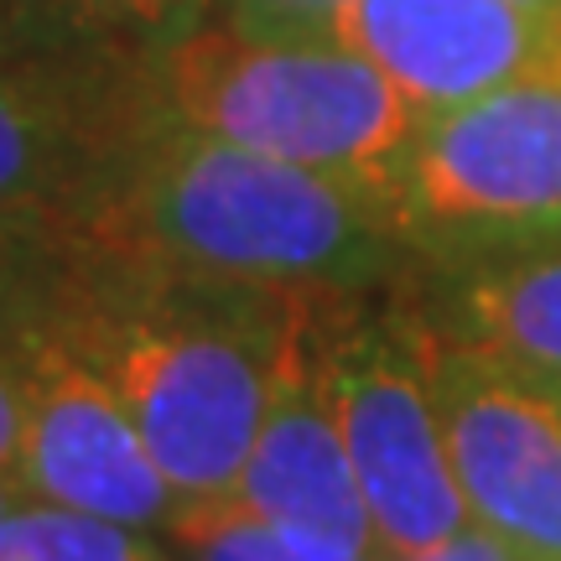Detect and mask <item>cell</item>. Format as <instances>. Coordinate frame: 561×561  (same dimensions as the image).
<instances>
[{
    "instance_id": "6da1fadb",
    "label": "cell",
    "mask_w": 561,
    "mask_h": 561,
    "mask_svg": "<svg viewBox=\"0 0 561 561\" xmlns=\"http://www.w3.org/2000/svg\"><path fill=\"white\" fill-rule=\"evenodd\" d=\"M79 250L271 291L364 297L416 280L385 193L187 130L151 100L83 214Z\"/></svg>"
},
{
    "instance_id": "7a4b0ae2",
    "label": "cell",
    "mask_w": 561,
    "mask_h": 561,
    "mask_svg": "<svg viewBox=\"0 0 561 561\" xmlns=\"http://www.w3.org/2000/svg\"><path fill=\"white\" fill-rule=\"evenodd\" d=\"M307 297L318 291L182 276L79 250L42 322L115 390L182 500H219L244 473Z\"/></svg>"
},
{
    "instance_id": "3957f363",
    "label": "cell",
    "mask_w": 561,
    "mask_h": 561,
    "mask_svg": "<svg viewBox=\"0 0 561 561\" xmlns=\"http://www.w3.org/2000/svg\"><path fill=\"white\" fill-rule=\"evenodd\" d=\"M146 100L187 130L385 198L421 136L416 110L339 37H250L224 16L203 21L151 68Z\"/></svg>"
},
{
    "instance_id": "277c9868",
    "label": "cell",
    "mask_w": 561,
    "mask_h": 561,
    "mask_svg": "<svg viewBox=\"0 0 561 561\" xmlns=\"http://www.w3.org/2000/svg\"><path fill=\"white\" fill-rule=\"evenodd\" d=\"M405 291L322 297L318 307L322 380L385 561L432 551L473 525L432 385V322Z\"/></svg>"
},
{
    "instance_id": "5b68a950",
    "label": "cell",
    "mask_w": 561,
    "mask_h": 561,
    "mask_svg": "<svg viewBox=\"0 0 561 561\" xmlns=\"http://www.w3.org/2000/svg\"><path fill=\"white\" fill-rule=\"evenodd\" d=\"M421 271L561 234V62L421 121L390 187Z\"/></svg>"
},
{
    "instance_id": "8992f818",
    "label": "cell",
    "mask_w": 561,
    "mask_h": 561,
    "mask_svg": "<svg viewBox=\"0 0 561 561\" xmlns=\"http://www.w3.org/2000/svg\"><path fill=\"white\" fill-rule=\"evenodd\" d=\"M432 385L473 525L525 561H561V401L437 328Z\"/></svg>"
},
{
    "instance_id": "52a82bcc",
    "label": "cell",
    "mask_w": 561,
    "mask_h": 561,
    "mask_svg": "<svg viewBox=\"0 0 561 561\" xmlns=\"http://www.w3.org/2000/svg\"><path fill=\"white\" fill-rule=\"evenodd\" d=\"M21 359V489L136 530H167L182 494L140 437L115 390L47 328L16 333Z\"/></svg>"
},
{
    "instance_id": "ba28073f",
    "label": "cell",
    "mask_w": 561,
    "mask_h": 561,
    "mask_svg": "<svg viewBox=\"0 0 561 561\" xmlns=\"http://www.w3.org/2000/svg\"><path fill=\"white\" fill-rule=\"evenodd\" d=\"M146 115V83L0 42V208L47 219L79 244L110 167Z\"/></svg>"
},
{
    "instance_id": "9c48e42d",
    "label": "cell",
    "mask_w": 561,
    "mask_h": 561,
    "mask_svg": "<svg viewBox=\"0 0 561 561\" xmlns=\"http://www.w3.org/2000/svg\"><path fill=\"white\" fill-rule=\"evenodd\" d=\"M322 297H333V291L301 301L234 494L265 525H276L307 561H385L375 546L364 489L354 479L348 447H343L339 416L328 401V380H322Z\"/></svg>"
},
{
    "instance_id": "30bf717a",
    "label": "cell",
    "mask_w": 561,
    "mask_h": 561,
    "mask_svg": "<svg viewBox=\"0 0 561 561\" xmlns=\"http://www.w3.org/2000/svg\"><path fill=\"white\" fill-rule=\"evenodd\" d=\"M333 37L375 62L421 121L561 62V26L520 0H348Z\"/></svg>"
},
{
    "instance_id": "8fae6325",
    "label": "cell",
    "mask_w": 561,
    "mask_h": 561,
    "mask_svg": "<svg viewBox=\"0 0 561 561\" xmlns=\"http://www.w3.org/2000/svg\"><path fill=\"white\" fill-rule=\"evenodd\" d=\"M416 301L437 333L561 396V234L421 271Z\"/></svg>"
},
{
    "instance_id": "7c38bea8",
    "label": "cell",
    "mask_w": 561,
    "mask_h": 561,
    "mask_svg": "<svg viewBox=\"0 0 561 561\" xmlns=\"http://www.w3.org/2000/svg\"><path fill=\"white\" fill-rule=\"evenodd\" d=\"M219 0H37L32 47L146 83L178 42L214 21Z\"/></svg>"
},
{
    "instance_id": "4fadbf2b",
    "label": "cell",
    "mask_w": 561,
    "mask_h": 561,
    "mask_svg": "<svg viewBox=\"0 0 561 561\" xmlns=\"http://www.w3.org/2000/svg\"><path fill=\"white\" fill-rule=\"evenodd\" d=\"M0 561H172L146 530L68 504L26 500L0 520Z\"/></svg>"
},
{
    "instance_id": "5bb4252c",
    "label": "cell",
    "mask_w": 561,
    "mask_h": 561,
    "mask_svg": "<svg viewBox=\"0 0 561 561\" xmlns=\"http://www.w3.org/2000/svg\"><path fill=\"white\" fill-rule=\"evenodd\" d=\"M73 261L79 244L68 229L0 208V333H21L26 322L47 318Z\"/></svg>"
},
{
    "instance_id": "9a60e30c",
    "label": "cell",
    "mask_w": 561,
    "mask_h": 561,
    "mask_svg": "<svg viewBox=\"0 0 561 561\" xmlns=\"http://www.w3.org/2000/svg\"><path fill=\"white\" fill-rule=\"evenodd\" d=\"M178 561H307L297 546L265 525L240 494L219 500H182L172 525L161 530Z\"/></svg>"
},
{
    "instance_id": "2e32d148",
    "label": "cell",
    "mask_w": 561,
    "mask_h": 561,
    "mask_svg": "<svg viewBox=\"0 0 561 561\" xmlns=\"http://www.w3.org/2000/svg\"><path fill=\"white\" fill-rule=\"evenodd\" d=\"M348 0H219V11L229 26H240L250 37H301L322 42L339 32V16Z\"/></svg>"
},
{
    "instance_id": "e0dca14e",
    "label": "cell",
    "mask_w": 561,
    "mask_h": 561,
    "mask_svg": "<svg viewBox=\"0 0 561 561\" xmlns=\"http://www.w3.org/2000/svg\"><path fill=\"white\" fill-rule=\"evenodd\" d=\"M21 359L16 333H0V473L21 483Z\"/></svg>"
},
{
    "instance_id": "ac0fdd59",
    "label": "cell",
    "mask_w": 561,
    "mask_h": 561,
    "mask_svg": "<svg viewBox=\"0 0 561 561\" xmlns=\"http://www.w3.org/2000/svg\"><path fill=\"white\" fill-rule=\"evenodd\" d=\"M401 561H525V557L510 551L500 536H489L483 525H468V530H458L453 541L432 546V551H416V557H401Z\"/></svg>"
},
{
    "instance_id": "d6986e66",
    "label": "cell",
    "mask_w": 561,
    "mask_h": 561,
    "mask_svg": "<svg viewBox=\"0 0 561 561\" xmlns=\"http://www.w3.org/2000/svg\"><path fill=\"white\" fill-rule=\"evenodd\" d=\"M32 5L37 0H0V42L32 47Z\"/></svg>"
},
{
    "instance_id": "ffe728a7",
    "label": "cell",
    "mask_w": 561,
    "mask_h": 561,
    "mask_svg": "<svg viewBox=\"0 0 561 561\" xmlns=\"http://www.w3.org/2000/svg\"><path fill=\"white\" fill-rule=\"evenodd\" d=\"M21 500H26V489H21L16 479H5V473H0V520H5V515H11Z\"/></svg>"
},
{
    "instance_id": "44dd1931",
    "label": "cell",
    "mask_w": 561,
    "mask_h": 561,
    "mask_svg": "<svg viewBox=\"0 0 561 561\" xmlns=\"http://www.w3.org/2000/svg\"><path fill=\"white\" fill-rule=\"evenodd\" d=\"M520 5H530L536 16H546V21H557L561 26V0H520Z\"/></svg>"
},
{
    "instance_id": "7402d4cb",
    "label": "cell",
    "mask_w": 561,
    "mask_h": 561,
    "mask_svg": "<svg viewBox=\"0 0 561 561\" xmlns=\"http://www.w3.org/2000/svg\"><path fill=\"white\" fill-rule=\"evenodd\" d=\"M557 401H561V396H557Z\"/></svg>"
}]
</instances>
